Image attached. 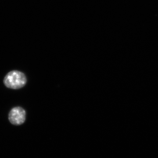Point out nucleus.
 Instances as JSON below:
<instances>
[{
	"instance_id": "f257e3e1",
	"label": "nucleus",
	"mask_w": 158,
	"mask_h": 158,
	"mask_svg": "<svg viewBox=\"0 0 158 158\" xmlns=\"http://www.w3.org/2000/svg\"><path fill=\"white\" fill-rule=\"evenodd\" d=\"M25 75L17 70L11 71L9 73L4 80L6 87L11 89H18L22 88L27 83Z\"/></svg>"
},
{
	"instance_id": "f03ea898",
	"label": "nucleus",
	"mask_w": 158,
	"mask_h": 158,
	"mask_svg": "<svg viewBox=\"0 0 158 158\" xmlns=\"http://www.w3.org/2000/svg\"><path fill=\"white\" fill-rule=\"evenodd\" d=\"M9 118L11 124L20 125L25 121V111L20 107L13 108L9 113Z\"/></svg>"
}]
</instances>
